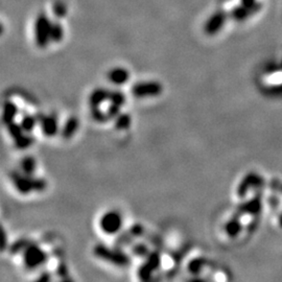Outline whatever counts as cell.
<instances>
[{
	"instance_id": "1",
	"label": "cell",
	"mask_w": 282,
	"mask_h": 282,
	"mask_svg": "<svg viewBox=\"0 0 282 282\" xmlns=\"http://www.w3.org/2000/svg\"><path fill=\"white\" fill-rule=\"evenodd\" d=\"M93 253L98 258L108 261V263H111L115 265L128 266L131 264V259L126 253L112 249V248L104 245L96 246L93 249Z\"/></svg>"
},
{
	"instance_id": "2",
	"label": "cell",
	"mask_w": 282,
	"mask_h": 282,
	"mask_svg": "<svg viewBox=\"0 0 282 282\" xmlns=\"http://www.w3.org/2000/svg\"><path fill=\"white\" fill-rule=\"evenodd\" d=\"M51 21L45 13H40L35 21V41L40 48H44L50 42Z\"/></svg>"
},
{
	"instance_id": "3",
	"label": "cell",
	"mask_w": 282,
	"mask_h": 282,
	"mask_svg": "<svg viewBox=\"0 0 282 282\" xmlns=\"http://www.w3.org/2000/svg\"><path fill=\"white\" fill-rule=\"evenodd\" d=\"M47 260V254L41 248L31 243V245L23 251V263L27 269L35 270L44 265Z\"/></svg>"
},
{
	"instance_id": "4",
	"label": "cell",
	"mask_w": 282,
	"mask_h": 282,
	"mask_svg": "<svg viewBox=\"0 0 282 282\" xmlns=\"http://www.w3.org/2000/svg\"><path fill=\"white\" fill-rule=\"evenodd\" d=\"M100 227L106 234L118 233L122 227V217L117 211L106 212L100 221Z\"/></svg>"
},
{
	"instance_id": "5",
	"label": "cell",
	"mask_w": 282,
	"mask_h": 282,
	"mask_svg": "<svg viewBox=\"0 0 282 282\" xmlns=\"http://www.w3.org/2000/svg\"><path fill=\"white\" fill-rule=\"evenodd\" d=\"M161 265V256L158 252L149 253L146 261L139 266L138 269V277L141 280H149L152 277L153 273L159 269Z\"/></svg>"
},
{
	"instance_id": "6",
	"label": "cell",
	"mask_w": 282,
	"mask_h": 282,
	"mask_svg": "<svg viewBox=\"0 0 282 282\" xmlns=\"http://www.w3.org/2000/svg\"><path fill=\"white\" fill-rule=\"evenodd\" d=\"M136 98H147V96H157L162 92V85L157 82L137 83L131 90Z\"/></svg>"
},
{
	"instance_id": "7",
	"label": "cell",
	"mask_w": 282,
	"mask_h": 282,
	"mask_svg": "<svg viewBox=\"0 0 282 282\" xmlns=\"http://www.w3.org/2000/svg\"><path fill=\"white\" fill-rule=\"evenodd\" d=\"M14 186L17 189L18 192L22 195H27L30 194L31 191H33V183H35L36 177L25 175V174H20L18 171H12L10 175Z\"/></svg>"
},
{
	"instance_id": "8",
	"label": "cell",
	"mask_w": 282,
	"mask_h": 282,
	"mask_svg": "<svg viewBox=\"0 0 282 282\" xmlns=\"http://www.w3.org/2000/svg\"><path fill=\"white\" fill-rule=\"evenodd\" d=\"M226 20V14L222 11L216 12L213 15L207 20L205 24V33L209 36L216 35L222 29Z\"/></svg>"
},
{
	"instance_id": "9",
	"label": "cell",
	"mask_w": 282,
	"mask_h": 282,
	"mask_svg": "<svg viewBox=\"0 0 282 282\" xmlns=\"http://www.w3.org/2000/svg\"><path fill=\"white\" fill-rule=\"evenodd\" d=\"M38 121L40 123L41 130L45 136L47 137H52L54 135H57L59 126H58V120L54 116H45L41 115L37 116Z\"/></svg>"
},
{
	"instance_id": "10",
	"label": "cell",
	"mask_w": 282,
	"mask_h": 282,
	"mask_svg": "<svg viewBox=\"0 0 282 282\" xmlns=\"http://www.w3.org/2000/svg\"><path fill=\"white\" fill-rule=\"evenodd\" d=\"M108 79L114 85H123L130 79V72L122 67H116L110 70L108 73Z\"/></svg>"
},
{
	"instance_id": "11",
	"label": "cell",
	"mask_w": 282,
	"mask_h": 282,
	"mask_svg": "<svg viewBox=\"0 0 282 282\" xmlns=\"http://www.w3.org/2000/svg\"><path fill=\"white\" fill-rule=\"evenodd\" d=\"M109 100V90L104 88H98L89 96V105L91 108H98L102 102Z\"/></svg>"
},
{
	"instance_id": "12",
	"label": "cell",
	"mask_w": 282,
	"mask_h": 282,
	"mask_svg": "<svg viewBox=\"0 0 282 282\" xmlns=\"http://www.w3.org/2000/svg\"><path fill=\"white\" fill-rule=\"evenodd\" d=\"M80 127V121L79 118L75 117V116H71V117L68 118L65 122V125L62 129V136L65 139H69L75 134L78 129Z\"/></svg>"
},
{
	"instance_id": "13",
	"label": "cell",
	"mask_w": 282,
	"mask_h": 282,
	"mask_svg": "<svg viewBox=\"0 0 282 282\" xmlns=\"http://www.w3.org/2000/svg\"><path fill=\"white\" fill-rule=\"evenodd\" d=\"M18 114V107L12 101H6L3 106L2 120L5 125L13 122Z\"/></svg>"
},
{
	"instance_id": "14",
	"label": "cell",
	"mask_w": 282,
	"mask_h": 282,
	"mask_svg": "<svg viewBox=\"0 0 282 282\" xmlns=\"http://www.w3.org/2000/svg\"><path fill=\"white\" fill-rule=\"evenodd\" d=\"M64 38V29L59 21L51 22L50 29V41L54 43H59Z\"/></svg>"
},
{
	"instance_id": "15",
	"label": "cell",
	"mask_w": 282,
	"mask_h": 282,
	"mask_svg": "<svg viewBox=\"0 0 282 282\" xmlns=\"http://www.w3.org/2000/svg\"><path fill=\"white\" fill-rule=\"evenodd\" d=\"M20 166H21L22 173L25 175H30L33 176V173L36 170V160L35 158L32 156H26L21 160V163H20Z\"/></svg>"
},
{
	"instance_id": "16",
	"label": "cell",
	"mask_w": 282,
	"mask_h": 282,
	"mask_svg": "<svg viewBox=\"0 0 282 282\" xmlns=\"http://www.w3.org/2000/svg\"><path fill=\"white\" fill-rule=\"evenodd\" d=\"M114 126L117 130H127L131 127L132 123V118L128 113H120L117 117H115Z\"/></svg>"
},
{
	"instance_id": "17",
	"label": "cell",
	"mask_w": 282,
	"mask_h": 282,
	"mask_svg": "<svg viewBox=\"0 0 282 282\" xmlns=\"http://www.w3.org/2000/svg\"><path fill=\"white\" fill-rule=\"evenodd\" d=\"M14 141H15V146L17 149H25L32 146L33 141H35V138L29 134H22L21 136H19L18 138L14 139Z\"/></svg>"
},
{
	"instance_id": "18",
	"label": "cell",
	"mask_w": 282,
	"mask_h": 282,
	"mask_svg": "<svg viewBox=\"0 0 282 282\" xmlns=\"http://www.w3.org/2000/svg\"><path fill=\"white\" fill-rule=\"evenodd\" d=\"M38 122H39L38 118L35 117V116L25 115L24 117L21 119V122H20V125H21L24 132L31 133L32 131L35 129V127H36V125H37Z\"/></svg>"
},
{
	"instance_id": "19",
	"label": "cell",
	"mask_w": 282,
	"mask_h": 282,
	"mask_svg": "<svg viewBox=\"0 0 282 282\" xmlns=\"http://www.w3.org/2000/svg\"><path fill=\"white\" fill-rule=\"evenodd\" d=\"M225 231L230 237L236 236L240 231V224L238 222V219L236 217H233L231 221L227 223L225 226Z\"/></svg>"
},
{
	"instance_id": "20",
	"label": "cell",
	"mask_w": 282,
	"mask_h": 282,
	"mask_svg": "<svg viewBox=\"0 0 282 282\" xmlns=\"http://www.w3.org/2000/svg\"><path fill=\"white\" fill-rule=\"evenodd\" d=\"M30 245H31V242L29 239H19L10 246L9 251L11 254H13V255H15V254L23 252Z\"/></svg>"
},
{
	"instance_id": "21",
	"label": "cell",
	"mask_w": 282,
	"mask_h": 282,
	"mask_svg": "<svg viewBox=\"0 0 282 282\" xmlns=\"http://www.w3.org/2000/svg\"><path fill=\"white\" fill-rule=\"evenodd\" d=\"M204 265H205V260L203 258L192 259V260L189 261V264H188V266H187L188 271L191 274L198 275L199 273L202 271V269L204 267Z\"/></svg>"
},
{
	"instance_id": "22",
	"label": "cell",
	"mask_w": 282,
	"mask_h": 282,
	"mask_svg": "<svg viewBox=\"0 0 282 282\" xmlns=\"http://www.w3.org/2000/svg\"><path fill=\"white\" fill-rule=\"evenodd\" d=\"M6 127H8L9 134H10V136L12 137L13 139L18 138V137L21 136L23 134V132H24L21 125H20V123L15 122V121H13V122L9 123V125H6Z\"/></svg>"
},
{
	"instance_id": "23",
	"label": "cell",
	"mask_w": 282,
	"mask_h": 282,
	"mask_svg": "<svg viewBox=\"0 0 282 282\" xmlns=\"http://www.w3.org/2000/svg\"><path fill=\"white\" fill-rule=\"evenodd\" d=\"M111 104L122 106L126 102V96L120 91H109V100Z\"/></svg>"
},
{
	"instance_id": "24",
	"label": "cell",
	"mask_w": 282,
	"mask_h": 282,
	"mask_svg": "<svg viewBox=\"0 0 282 282\" xmlns=\"http://www.w3.org/2000/svg\"><path fill=\"white\" fill-rule=\"evenodd\" d=\"M52 11H53L54 16H56L57 18H63L67 14V6L63 1L58 0V1H56V3L53 4Z\"/></svg>"
},
{
	"instance_id": "25",
	"label": "cell",
	"mask_w": 282,
	"mask_h": 282,
	"mask_svg": "<svg viewBox=\"0 0 282 282\" xmlns=\"http://www.w3.org/2000/svg\"><path fill=\"white\" fill-rule=\"evenodd\" d=\"M91 114H92V117L95 121L98 122H105L107 121L109 118V116L107 113H104L100 109V107L98 108H91Z\"/></svg>"
},
{
	"instance_id": "26",
	"label": "cell",
	"mask_w": 282,
	"mask_h": 282,
	"mask_svg": "<svg viewBox=\"0 0 282 282\" xmlns=\"http://www.w3.org/2000/svg\"><path fill=\"white\" fill-rule=\"evenodd\" d=\"M133 254L136 256H138V257H144V256H147L149 255V248L146 246V245H143V244H137L133 247V250H132Z\"/></svg>"
},
{
	"instance_id": "27",
	"label": "cell",
	"mask_w": 282,
	"mask_h": 282,
	"mask_svg": "<svg viewBox=\"0 0 282 282\" xmlns=\"http://www.w3.org/2000/svg\"><path fill=\"white\" fill-rule=\"evenodd\" d=\"M120 108H121V106L111 104V106H110L107 110V114L109 116V118L111 119V118L117 117V116L120 114Z\"/></svg>"
},
{
	"instance_id": "28",
	"label": "cell",
	"mask_w": 282,
	"mask_h": 282,
	"mask_svg": "<svg viewBox=\"0 0 282 282\" xmlns=\"http://www.w3.org/2000/svg\"><path fill=\"white\" fill-rule=\"evenodd\" d=\"M47 186L46 181L44 179H40L36 178L35 179V183H33V191H43Z\"/></svg>"
},
{
	"instance_id": "29",
	"label": "cell",
	"mask_w": 282,
	"mask_h": 282,
	"mask_svg": "<svg viewBox=\"0 0 282 282\" xmlns=\"http://www.w3.org/2000/svg\"><path fill=\"white\" fill-rule=\"evenodd\" d=\"M128 231L131 233V235H132L133 237H137V236H140L143 233V227L139 224H136L131 227Z\"/></svg>"
},
{
	"instance_id": "30",
	"label": "cell",
	"mask_w": 282,
	"mask_h": 282,
	"mask_svg": "<svg viewBox=\"0 0 282 282\" xmlns=\"http://www.w3.org/2000/svg\"><path fill=\"white\" fill-rule=\"evenodd\" d=\"M38 280L40 281H50V273H47V272H44L40 275V277L38 278Z\"/></svg>"
},
{
	"instance_id": "31",
	"label": "cell",
	"mask_w": 282,
	"mask_h": 282,
	"mask_svg": "<svg viewBox=\"0 0 282 282\" xmlns=\"http://www.w3.org/2000/svg\"><path fill=\"white\" fill-rule=\"evenodd\" d=\"M1 249H2V250L5 249V232H4V230H2V243H1Z\"/></svg>"
}]
</instances>
